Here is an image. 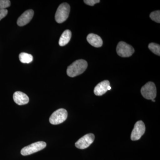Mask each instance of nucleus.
<instances>
[{
    "instance_id": "obj_1",
    "label": "nucleus",
    "mask_w": 160,
    "mask_h": 160,
    "mask_svg": "<svg viewBox=\"0 0 160 160\" xmlns=\"http://www.w3.org/2000/svg\"><path fill=\"white\" fill-rule=\"evenodd\" d=\"M88 67V63L85 60L80 59L73 62L68 66L67 74L71 78H74L83 73Z\"/></svg>"
},
{
    "instance_id": "obj_2",
    "label": "nucleus",
    "mask_w": 160,
    "mask_h": 160,
    "mask_svg": "<svg viewBox=\"0 0 160 160\" xmlns=\"http://www.w3.org/2000/svg\"><path fill=\"white\" fill-rule=\"evenodd\" d=\"M70 7L68 3H63L58 7L55 18L58 23H62L67 19L70 12Z\"/></svg>"
},
{
    "instance_id": "obj_3",
    "label": "nucleus",
    "mask_w": 160,
    "mask_h": 160,
    "mask_svg": "<svg viewBox=\"0 0 160 160\" xmlns=\"http://www.w3.org/2000/svg\"><path fill=\"white\" fill-rule=\"evenodd\" d=\"M46 146V143L45 142L42 141L36 142L22 148L21 150V154L23 156H27L33 154L42 150Z\"/></svg>"
},
{
    "instance_id": "obj_4",
    "label": "nucleus",
    "mask_w": 160,
    "mask_h": 160,
    "mask_svg": "<svg viewBox=\"0 0 160 160\" xmlns=\"http://www.w3.org/2000/svg\"><path fill=\"white\" fill-rule=\"evenodd\" d=\"M141 92L143 97L146 99H154L157 96V89L154 83L148 82L142 87Z\"/></svg>"
},
{
    "instance_id": "obj_5",
    "label": "nucleus",
    "mask_w": 160,
    "mask_h": 160,
    "mask_svg": "<svg viewBox=\"0 0 160 160\" xmlns=\"http://www.w3.org/2000/svg\"><path fill=\"white\" fill-rule=\"evenodd\" d=\"M68 117L66 109H60L54 112L49 118V122L52 125H58L65 122Z\"/></svg>"
},
{
    "instance_id": "obj_6",
    "label": "nucleus",
    "mask_w": 160,
    "mask_h": 160,
    "mask_svg": "<svg viewBox=\"0 0 160 160\" xmlns=\"http://www.w3.org/2000/svg\"><path fill=\"white\" fill-rule=\"evenodd\" d=\"M117 52L121 57L128 58L131 56L134 52L133 47L124 42H120L117 47Z\"/></svg>"
},
{
    "instance_id": "obj_7",
    "label": "nucleus",
    "mask_w": 160,
    "mask_h": 160,
    "mask_svg": "<svg viewBox=\"0 0 160 160\" xmlns=\"http://www.w3.org/2000/svg\"><path fill=\"white\" fill-rule=\"evenodd\" d=\"M146 127L145 124L142 121H138L135 123L134 128L131 134V139L132 141L139 140L145 133Z\"/></svg>"
},
{
    "instance_id": "obj_8",
    "label": "nucleus",
    "mask_w": 160,
    "mask_h": 160,
    "mask_svg": "<svg viewBox=\"0 0 160 160\" xmlns=\"http://www.w3.org/2000/svg\"><path fill=\"white\" fill-rule=\"evenodd\" d=\"M95 139L94 134L89 133L81 138L75 143V146L78 149H83L88 148L93 143Z\"/></svg>"
},
{
    "instance_id": "obj_9",
    "label": "nucleus",
    "mask_w": 160,
    "mask_h": 160,
    "mask_svg": "<svg viewBox=\"0 0 160 160\" xmlns=\"http://www.w3.org/2000/svg\"><path fill=\"white\" fill-rule=\"evenodd\" d=\"M34 15V11L32 9L26 10L18 18L17 24L19 26H23L27 25L31 21Z\"/></svg>"
},
{
    "instance_id": "obj_10",
    "label": "nucleus",
    "mask_w": 160,
    "mask_h": 160,
    "mask_svg": "<svg viewBox=\"0 0 160 160\" xmlns=\"http://www.w3.org/2000/svg\"><path fill=\"white\" fill-rule=\"evenodd\" d=\"M13 99L15 102L19 106L26 105L29 102V98L24 92L17 91L13 95Z\"/></svg>"
},
{
    "instance_id": "obj_11",
    "label": "nucleus",
    "mask_w": 160,
    "mask_h": 160,
    "mask_svg": "<svg viewBox=\"0 0 160 160\" xmlns=\"http://www.w3.org/2000/svg\"><path fill=\"white\" fill-rule=\"evenodd\" d=\"M109 86H110V83L108 80H105L101 82L98 84L95 87L94 94L98 96L103 95L108 91V87Z\"/></svg>"
},
{
    "instance_id": "obj_12",
    "label": "nucleus",
    "mask_w": 160,
    "mask_h": 160,
    "mask_svg": "<svg viewBox=\"0 0 160 160\" xmlns=\"http://www.w3.org/2000/svg\"><path fill=\"white\" fill-rule=\"evenodd\" d=\"M87 40L91 46L96 48H99L102 46V40L98 35L90 33L87 36Z\"/></svg>"
},
{
    "instance_id": "obj_13",
    "label": "nucleus",
    "mask_w": 160,
    "mask_h": 160,
    "mask_svg": "<svg viewBox=\"0 0 160 160\" xmlns=\"http://www.w3.org/2000/svg\"><path fill=\"white\" fill-rule=\"evenodd\" d=\"M71 32L68 29L65 30L61 35L59 41V45L61 46H64L67 45L71 39Z\"/></svg>"
},
{
    "instance_id": "obj_14",
    "label": "nucleus",
    "mask_w": 160,
    "mask_h": 160,
    "mask_svg": "<svg viewBox=\"0 0 160 160\" xmlns=\"http://www.w3.org/2000/svg\"><path fill=\"white\" fill-rule=\"evenodd\" d=\"M20 62L23 63H31L33 61V57L31 54L26 52H22L19 55Z\"/></svg>"
},
{
    "instance_id": "obj_15",
    "label": "nucleus",
    "mask_w": 160,
    "mask_h": 160,
    "mask_svg": "<svg viewBox=\"0 0 160 160\" xmlns=\"http://www.w3.org/2000/svg\"><path fill=\"white\" fill-rule=\"evenodd\" d=\"M149 49L155 54L160 56V46L156 43H151L149 45Z\"/></svg>"
},
{
    "instance_id": "obj_16",
    "label": "nucleus",
    "mask_w": 160,
    "mask_h": 160,
    "mask_svg": "<svg viewBox=\"0 0 160 160\" xmlns=\"http://www.w3.org/2000/svg\"><path fill=\"white\" fill-rule=\"evenodd\" d=\"M150 18L152 21L160 23V10H157L152 12L150 14Z\"/></svg>"
},
{
    "instance_id": "obj_17",
    "label": "nucleus",
    "mask_w": 160,
    "mask_h": 160,
    "mask_svg": "<svg viewBox=\"0 0 160 160\" xmlns=\"http://www.w3.org/2000/svg\"><path fill=\"white\" fill-rule=\"evenodd\" d=\"M11 5V2L9 0H0V9H6Z\"/></svg>"
},
{
    "instance_id": "obj_18",
    "label": "nucleus",
    "mask_w": 160,
    "mask_h": 160,
    "mask_svg": "<svg viewBox=\"0 0 160 160\" xmlns=\"http://www.w3.org/2000/svg\"><path fill=\"white\" fill-rule=\"evenodd\" d=\"M84 2L86 5H89V6H93L96 3H99L100 1V0H84Z\"/></svg>"
},
{
    "instance_id": "obj_19",
    "label": "nucleus",
    "mask_w": 160,
    "mask_h": 160,
    "mask_svg": "<svg viewBox=\"0 0 160 160\" xmlns=\"http://www.w3.org/2000/svg\"><path fill=\"white\" fill-rule=\"evenodd\" d=\"M8 14V10L6 9H0V21L5 17Z\"/></svg>"
},
{
    "instance_id": "obj_20",
    "label": "nucleus",
    "mask_w": 160,
    "mask_h": 160,
    "mask_svg": "<svg viewBox=\"0 0 160 160\" xmlns=\"http://www.w3.org/2000/svg\"><path fill=\"white\" fill-rule=\"evenodd\" d=\"M111 89V87H110V86H108V90H110V89Z\"/></svg>"
},
{
    "instance_id": "obj_21",
    "label": "nucleus",
    "mask_w": 160,
    "mask_h": 160,
    "mask_svg": "<svg viewBox=\"0 0 160 160\" xmlns=\"http://www.w3.org/2000/svg\"><path fill=\"white\" fill-rule=\"evenodd\" d=\"M152 102H155V100L154 99L152 100Z\"/></svg>"
}]
</instances>
